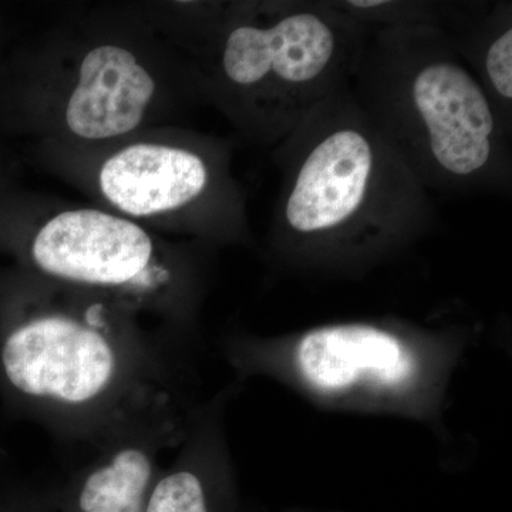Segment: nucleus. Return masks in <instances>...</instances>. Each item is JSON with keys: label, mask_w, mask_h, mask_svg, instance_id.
<instances>
[{"label": "nucleus", "mask_w": 512, "mask_h": 512, "mask_svg": "<svg viewBox=\"0 0 512 512\" xmlns=\"http://www.w3.org/2000/svg\"><path fill=\"white\" fill-rule=\"evenodd\" d=\"M183 349L116 301L23 296L0 309V400L76 466L134 434L188 430L198 407Z\"/></svg>", "instance_id": "nucleus-1"}, {"label": "nucleus", "mask_w": 512, "mask_h": 512, "mask_svg": "<svg viewBox=\"0 0 512 512\" xmlns=\"http://www.w3.org/2000/svg\"><path fill=\"white\" fill-rule=\"evenodd\" d=\"M349 90L424 190L495 187L507 178L493 101L437 26L367 33Z\"/></svg>", "instance_id": "nucleus-2"}, {"label": "nucleus", "mask_w": 512, "mask_h": 512, "mask_svg": "<svg viewBox=\"0 0 512 512\" xmlns=\"http://www.w3.org/2000/svg\"><path fill=\"white\" fill-rule=\"evenodd\" d=\"M282 143L276 227L286 248L313 255L379 249L429 224L427 191L349 86Z\"/></svg>", "instance_id": "nucleus-3"}, {"label": "nucleus", "mask_w": 512, "mask_h": 512, "mask_svg": "<svg viewBox=\"0 0 512 512\" xmlns=\"http://www.w3.org/2000/svg\"><path fill=\"white\" fill-rule=\"evenodd\" d=\"M367 33L363 20L340 9L288 3L228 33L222 74L255 101L266 134L284 141L323 101L349 86Z\"/></svg>", "instance_id": "nucleus-4"}, {"label": "nucleus", "mask_w": 512, "mask_h": 512, "mask_svg": "<svg viewBox=\"0 0 512 512\" xmlns=\"http://www.w3.org/2000/svg\"><path fill=\"white\" fill-rule=\"evenodd\" d=\"M30 261L47 279L106 292L130 309H161L178 322V279L157 258L150 235L134 222L97 210L62 212L30 244Z\"/></svg>", "instance_id": "nucleus-5"}, {"label": "nucleus", "mask_w": 512, "mask_h": 512, "mask_svg": "<svg viewBox=\"0 0 512 512\" xmlns=\"http://www.w3.org/2000/svg\"><path fill=\"white\" fill-rule=\"evenodd\" d=\"M293 365L312 390L330 397L402 393L421 372L420 357L403 336L367 323H339L303 333Z\"/></svg>", "instance_id": "nucleus-6"}, {"label": "nucleus", "mask_w": 512, "mask_h": 512, "mask_svg": "<svg viewBox=\"0 0 512 512\" xmlns=\"http://www.w3.org/2000/svg\"><path fill=\"white\" fill-rule=\"evenodd\" d=\"M190 429V427H188ZM188 430L134 434L76 464L59 498L66 512H146L161 456L180 446Z\"/></svg>", "instance_id": "nucleus-7"}, {"label": "nucleus", "mask_w": 512, "mask_h": 512, "mask_svg": "<svg viewBox=\"0 0 512 512\" xmlns=\"http://www.w3.org/2000/svg\"><path fill=\"white\" fill-rule=\"evenodd\" d=\"M211 171L198 153L161 144H134L101 167L104 197L131 217L180 210L208 190Z\"/></svg>", "instance_id": "nucleus-8"}, {"label": "nucleus", "mask_w": 512, "mask_h": 512, "mask_svg": "<svg viewBox=\"0 0 512 512\" xmlns=\"http://www.w3.org/2000/svg\"><path fill=\"white\" fill-rule=\"evenodd\" d=\"M156 83L124 47H94L84 56L79 82L67 101L66 124L84 140L130 133L143 120Z\"/></svg>", "instance_id": "nucleus-9"}, {"label": "nucleus", "mask_w": 512, "mask_h": 512, "mask_svg": "<svg viewBox=\"0 0 512 512\" xmlns=\"http://www.w3.org/2000/svg\"><path fill=\"white\" fill-rule=\"evenodd\" d=\"M174 460L163 467L146 512H211V485L225 464L217 427L198 409Z\"/></svg>", "instance_id": "nucleus-10"}, {"label": "nucleus", "mask_w": 512, "mask_h": 512, "mask_svg": "<svg viewBox=\"0 0 512 512\" xmlns=\"http://www.w3.org/2000/svg\"><path fill=\"white\" fill-rule=\"evenodd\" d=\"M484 73L493 92L504 103L512 100V29L494 35L484 52Z\"/></svg>", "instance_id": "nucleus-11"}, {"label": "nucleus", "mask_w": 512, "mask_h": 512, "mask_svg": "<svg viewBox=\"0 0 512 512\" xmlns=\"http://www.w3.org/2000/svg\"><path fill=\"white\" fill-rule=\"evenodd\" d=\"M57 497V488L46 491L13 476L0 481V512H43Z\"/></svg>", "instance_id": "nucleus-12"}, {"label": "nucleus", "mask_w": 512, "mask_h": 512, "mask_svg": "<svg viewBox=\"0 0 512 512\" xmlns=\"http://www.w3.org/2000/svg\"><path fill=\"white\" fill-rule=\"evenodd\" d=\"M12 466V458H10L9 454L6 453L5 448L0 446V481L12 476V473H10V468H12Z\"/></svg>", "instance_id": "nucleus-13"}]
</instances>
